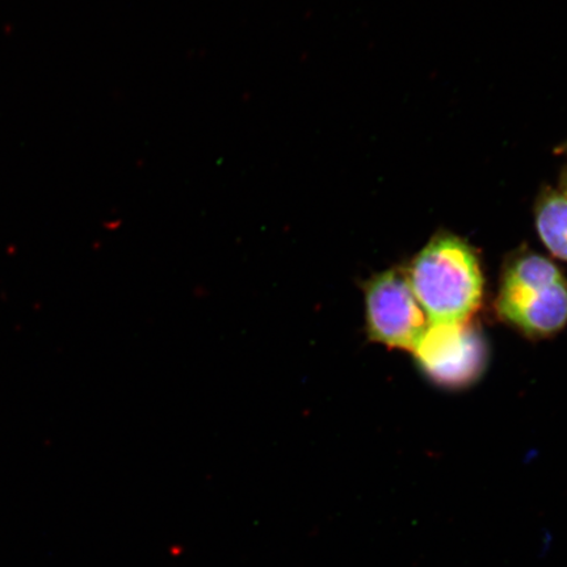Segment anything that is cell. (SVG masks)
<instances>
[{
  "mask_svg": "<svg viewBox=\"0 0 567 567\" xmlns=\"http://www.w3.org/2000/svg\"><path fill=\"white\" fill-rule=\"evenodd\" d=\"M405 271L429 323L470 322L480 310L485 281L478 254L455 234L437 233Z\"/></svg>",
  "mask_w": 567,
  "mask_h": 567,
  "instance_id": "6da1fadb",
  "label": "cell"
},
{
  "mask_svg": "<svg viewBox=\"0 0 567 567\" xmlns=\"http://www.w3.org/2000/svg\"><path fill=\"white\" fill-rule=\"evenodd\" d=\"M495 311L527 338L558 334L567 326V280L561 269L528 248L516 251L503 267Z\"/></svg>",
  "mask_w": 567,
  "mask_h": 567,
  "instance_id": "7a4b0ae2",
  "label": "cell"
},
{
  "mask_svg": "<svg viewBox=\"0 0 567 567\" xmlns=\"http://www.w3.org/2000/svg\"><path fill=\"white\" fill-rule=\"evenodd\" d=\"M367 337L388 349L413 352L429 319L411 289L405 269L392 268L361 284Z\"/></svg>",
  "mask_w": 567,
  "mask_h": 567,
  "instance_id": "3957f363",
  "label": "cell"
},
{
  "mask_svg": "<svg viewBox=\"0 0 567 567\" xmlns=\"http://www.w3.org/2000/svg\"><path fill=\"white\" fill-rule=\"evenodd\" d=\"M413 353L432 381L453 389L480 379L487 359L485 340L472 321L430 323Z\"/></svg>",
  "mask_w": 567,
  "mask_h": 567,
  "instance_id": "277c9868",
  "label": "cell"
},
{
  "mask_svg": "<svg viewBox=\"0 0 567 567\" xmlns=\"http://www.w3.org/2000/svg\"><path fill=\"white\" fill-rule=\"evenodd\" d=\"M538 237L553 257L567 261V197L559 189L543 188L535 205Z\"/></svg>",
  "mask_w": 567,
  "mask_h": 567,
  "instance_id": "5b68a950",
  "label": "cell"
},
{
  "mask_svg": "<svg viewBox=\"0 0 567 567\" xmlns=\"http://www.w3.org/2000/svg\"><path fill=\"white\" fill-rule=\"evenodd\" d=\"M559 190L567 197V166L564 167L561 176H559Z\"/></svg>",
  "mask_w": 567,
  "mask_h": 567,
  "instance_id": "8992f818",
  "label": "cell"
},
{
  "mask_svg": "<svg viewBox=\"0 0 567 567\" xmlns=\"http://www.w3.org/2000/svg\"><path fill=\"white\" fill-rule=\"evenodd\" d=\"M556 153L559 155H566L567 157V140L564 142V144L556 147Z\"/></svg>",
  "mask_w": 567,
  "mask_h": 567,
  "instance_id": "52a82bcc",
  "label": "cell"
}]
</instances>
